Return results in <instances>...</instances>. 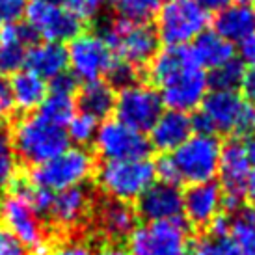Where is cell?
<instances>
[{
	"mask_svg": "<svg viewBox=\"0 0 255 255\" xmlns=\"http://www.w3.org/2000/svg\"><path fill=\"white\" fill-rule=\"evenodd\" d=\"M149 77L168 110L194 112L209 93L205 69L194 60L190 47H164L149 62Z\"/></svg>",
	"mask_w": 255,
	"mask_h": 255,
	"instance_id": "cell-1",
	"label": "cell"
},
{
	"mask_svg": "<svg viewBox=\"0 0 255 255\" xmlns=\"http://www.w3.org/2000/svg\"><path fill=\"white\" fill-rule=\"evenodd\" d=\"M222 143L218 136L194 134L175 151L162 155L155 164L156 177L170 184H203L218 175Z\"/></svg>",
	"mask_w": 255,
	"mask_h": 255,
	"instance_id": "cell-2",
	"label": "cell"
},
{
	"mask_svg": "<svg viewBox=\"0 0 255 255\" xmlns=\"http://www.w3.org/2000/svg\"><path fill=\"white\" fill-rule=\"evenodd\" d=\"M192 123L201 134L246 136L255 128V107L239 92L209 90Z\"/></svg>",
	"mask_w": 255,
	"mask_h": 255,
	"instance_id": "cell-3",
	"label": "cell"
},
{
	"mask_svg": "<svg viewBox=\"0 0 255 255\" xmlns=\"http://www.w3.org/2000/svg\"><path fill=\"white\" fill-rule=\"evenodd\" d=\"M15 155L24 164H43L69 147L65 127L45 120L41 114H26L13 123L9 132Z\"/></svg>",
	"mask_w": 255,
	"mask_h": 255,
	"instance_id": "cell-4",
	"label": "cell"
},
{
	"mask_svg": "<svg viewBox=\"0 0 255 255\" xmlns=\"http://www.w3.org/2000/svg\"><path fill=\"white\" fill-rule=\"evenodd\" d=\"M95 170V156L92 151L77 145L67 147L47 162L34 166L28 179L37 186L56 194L77 186H86Z\"/></svg>",
	"mask_w": 255,
	"mask_h": 255,
	"instance_id": "cell-5",
	"label": "cell"
},
{
	"mask_svg": "<svg viewBox=\"0 0 255 255\" xmlns=\"http://www.w3.org/2000/svg\"><path fill=\"white\" fill-rule=\"evenodd\" d=\"M211 15L196 0H166L155 15V32L164 47H188L209 28Z\"/></svg>",
	"mask_w": 255,
	"mask_h": 255,
	"instance_id": "cell-6",
	"label": "cell"
},
{
	"mask_svg": "<svg viewBox=\"0 0 255 255\" xmlns=\"http://www.w3.org/2000/svg\"><path fill=\"white\" fill-rule=\"evenodd\" d=\"M155 162L149 158L108 160L97 170V184L108 199L130 203L155 183Z\"/></svg>",
	"mask_w": 255,
	"mask_h": 255,
	"instance_id": "cell-7",
	"label": "cell"
},
{
	"mask_svg": "<svg viewBox=\"0 0 255 255\" xmlns=\"http://www.w3.org/2000/svg\"><path fill=\"white\" fill-rule=\"evenodd\" d=\"M101 36L108 43L114 56L138 69L153 60V56L158 52V43H160L151 24L128 21L121 17L105 24Z\"/></svg>",
	"mask_w": 255,
	"mask_h": 255,
	"instance_id": "cell-8",
	"label": "cell"
},
{
	"mask_svg": "<svg viewBox=\"0 0 255 255\" xmlns=\"http://www.w3.org/2000/svg\"><path fill=\"white\" fill-rule=\"evenodd\" d=\"M194 239L183 220L143 222L128 235L130 255H190Z\"/></svg>",
	"mask_w": 255,
	"mask_h": 255,
	"instance_id": "cell-9",
	"label": "cell"
},
{
	"mask_svg": "<svg viewBox=\"0 0 255 255\" xmlns=\"http://www.w3.org/2000/svg\"><path fill=\"white\" fill-rule=\"evenodd\" d=\"M67 69L77 82H95L107 77L112 67L114 52L105 37L97 32H80L65 47Z\"/></svg>",
	"mask_w": 255,
	"mask_h": 255,
	"instance_id": "cell-10",
	"label": "cell"
},
{
	"mask_svg": "<svg viewBox=\"0 0 255 255\" xmlns=\"http://www.w3.org/2000/svg\"><path fill=\"white\" fill-rule=\"evenodd\" d=\"M24 24L41 41L69 43L82 32V22L64 6L52 0H30L24 7Z\"/></svg>",
	"mask_w": 255,
	"mask_h": 255,
	"instance_id": "cell-11",
	"label": "cell"
},
{
	"mask_svg": "<svg viewBox=\"0 0 255 255\" xmlns=\"http://www.w3.org/2000/svg\"><path fill=\"white\" fill-rule=\"evenodd\" d=\"M114 112L116 120L123 125L145 134L164 112V105L156 88L136 80L125 88H120V92L116 93Z\"/></svg>",
	"mask_w": 255,
	"mask_h": 255,
	"instance_id": "cell-12",
	"label": "cell"
},
{
	"mask_svg": "<svg viewBox=\"0 0 255 255\" xmlns=\"http://www.w3.org/2000/svg\"><path fill=\"white\" fill-rule=\"evenodd\" d=\"M0 224L24 248L36 252L47 248V231L41 216L17 192L11 190L0 199Z\"/></svg>",
	"mask_w": 255,
	"mask_h": 255,
	"instance_id": "cell-13",
	"label": "cell"
},
{
	"mask_svg": "<svg viewBox=\"0 0 255 255\" xmlns=\"http://www.w3.org/2000/svg\"><path fill=\"white\" fill-rule=\"evenodd\" d=\"M93 145L95 151L105 158V162L147 158L151 153L147 136L140 130L123 125L118 120H105L99 123Z\"/></svg>",
	"mask_w": 255,
	"mask_h": 255,
	"instance_id": "cell-14",
	"label": "cell"
},
{
	"mask_svg": "<svg viewBox=\"0 0 255 255\" xmlns=\"http://www.w3.org/2000/svg\"><path fill=\"white\" fill-rule=\"evenodd\" d=\"M218 175L222 179V194H224V209L237 211L246 199L248 184L252 179V166L248 160L246 145L241 140H231L222 145Z\"/></svg>",
	"mask_w": 255,
	"mask_h": 255,
	"instance_id": "cell-15",
	"label": "cell"
},
{
	"mask_svg": "<svg viewBox=\"0 0 255 255\" xmlns=\"http://www.w3.org/2000/svg\"><path fill=\"white\" fill-rule=\"evenodd\" d=\"M93 213V196L86 186L56 192L50 201L47 218L60 229L71 231L84 224Z\"/></svg>",
	"mask_w": 255,
	"mask_h": 255,
	"instance_id": "cell-16",
	"label": "cell"
},
{
	"mask_svg": "<svg viewBox=\"0 0 255 255\" xmlns=\"http://www.w3.org/2000/svg\"><path fill=\"white\" fill-rule=\"evenodd\" d=\"M136 214L145 222H170L183 216V194L179 186L170 183H153L138 198Z\"/></svg>",
	"mask_w": 255,
	"mask_h": 255,
	"instance_id": "cell-17",
	"label": "cell"
},
{
	"mask_svg": "<svg viewBox=\"0 0 255 255\" xmlns=\"http://www.w3.org/2000/svg\"><path fill=\"white\" fill-rule=\"evenodd\" d=\"M224 194L216 183L194 184L183 194V214L194 227H209L222 214Z\"/></svg>",
	"mask_w": 255,
	"mask_h": 255,
	"instance_id": "cell-18",
	"label": "cell"
},
{
	"mask_svg": "<svg viewBox=\"0 0 255 255\" xmlns=\"http://www.w3.org/2000/svg\"><path fill=\"white\" fill-rule=\"evenodd\" d=\"M147 132L149 145L168 155L194 134L192 116L177 110H166L158 116V120L153 123V127Z\"/></svg>",
	"mask_w": 255,
	"mask_h": 255,
	"instance_id": "cell-19",
	"label": "cell"
},
{
	"mask_svg": "<svg viewBox=\"0 0 255 255\" xmlns=\"http://www.w3.org/2000/svg\"><path fill=\"white\" fill-rule=\"evenodd\" d=\"M213 30L231 45H241L255 34V7L252 0H233L216 13Z\"/></svg>",
	"mask_w": 255,
	"mask_h": 255,
	"instance_id": "cell-20",
	"label": "cell"
},
{
	"mask_svg": "<svg viewBox=\"0 0 255 255\" xmlns=\"http://www.w3.org/2000/svg\"><path fill=\"white\" fill-rule=\"evenodd\" d=\"M93 224L105 239L118 242L121 239H128V235L134 231L138 226V214L128 203L107 199L95 209Z\"/></svg>",
	"mask_w": 255,
	"mask_h": 255,
	"instance_id": "cell-21",
	"label": "cell"
},
{
	"mask_svg": "<svg viewBox=\"0 0 255 255\" xmlns=\"http://www.w3.org/2000/svg\"><path fill=\"white\" fill-rule=\"evenodd\" d=\"M34 43L32 32L26 24L11 22L0 30V75H15L24 67L28 47Z\"/></svg>",
	"mask_w": 255,
	"mask_h": 255,
	"instance_id": "cell-22",
	"label": "cell"
},
{
	"mask_svg": "<svg viewBox=\"0 0 255 255\" xmlns=\"http://www.w3.org/2000/svg\"><path fill=\"white\" fill-rule=\"evenodd\" d=\"M36 73L45 82H50L60 75L67 73V50L65 45L52 41H36L28 47L24 67Z\"/></svg>",
	"mask_w": 255,
	"mask_h": 255,
	"instance_id": "cell-23",
	"label": "cell"
},
{
	"mask_svg": "<svg viewBox=\"0 0 255 255\" xmlns=\"http://www.w3.org/2000/svg\"><path fill=\"white\" fill-rule=\"evenodd\" d=\"M9 93L13 101V108L22 112H32L41 107L45 97L49 95V82L28 69L17 71L9 80Z\"/></svg>",
	"mask_w": 255,
	"mask_h": 255,
	"instance_id": "cell-24",
	"label": "cell"
},
{
	"mask_svg": "<svg viewBox=\"0 0 255 255\" xmlns=\"http://www.w3.org/2000/svg\"><path fill=\"white\" fill-rule=\"evenodd\" d=\"M190 52L201 69L213 71L222 64L235 58V49L229 41L216 34L213 28H207L190 43Z\"/></svg>",
	"mask_w": 255,
	"mask_h": 255,
	"instance_id": "cell-25",
	"label": "cell"
},
{
	"mask_svg": "<svg viewBox=\"0 0 255 255\" xmlns=\"http://www.w3.org/2000/svg\"><path fill=\"white\" fill-rule=\"evenodd\" d=\"M114 103H116V92L105 80L84 84L77 97L78 110L95 118L97 121L108 120L110 112H114Z\"/></svg>",
	"mask_w": 255,
	"mask_h": 255,
	"instance_id": "cell-26",
	"label": "cell"
},
{
	"mask_svg": "<svg viewBox=\"0 0 255 255\" xmlns=\"http://www.w3.org/2000/svg\"><path fill=\"white\" fill-rule=\"evenodd\" d=\"M227 239L239 255H255V207H241L227 218Z\"/></svg>",
	"mask_w": 255,
	"mask_h": 255,
	"instance_id": "cell-27",
	"label": "cell"
},
{
	"mask_svg": "<svg viewBox=\"0 0 255 255\" xmlns=\"http://www.w3.org/2000/svg\"><path fill=\"white\" fill-rule=\"evenodd\" d=\"M37 114H41L45 120L52 121L60 127H65L77 114V97L75 93L49 90V95L45 97L41 107L37 108Z\"/></svg>",
	"mask_w": 255,
	"mask_h": 255,
	"instance_id": "cell-28",
	"label": "cell"
},
{
	"mask_svg": "<svg viewBox=\"0 0 255 255\" xmlns=\"http://www.w3.org/2000/svg\"><path fill=\"white\" fill-rule=\"evenodd\" d=\"M246 69L239 58H231L229 62L222 64L220 67L207 73L209 88L211 90H222V92H239L242 86Z\"/></svg>",
	"mask_w": 255,
	"mask_h": 255,
	"instance_id": "cell-29",
	"label": "cell"
},
{
	"mask_svg": "<svg viewBox=\"0 0 255 255\" xmlns=\"http://www.w3.org/2000/svg\"><path fill=\"white\" fill-rule=\"evenodd\" d=\"M164 2L166 0H112L110 6H114L121 19L147 22L155 17Z\"/></svg>",
	"mask_w": 255,
	"mask_h": 255,
	"instance_id": "cell-30",
	"label": "cell"
},
{
	"mask_svg": "<svg viewBox=\"0 0 255 255\" xmlns=\"http://www.w3.org/2000/svg\"><path fill=\"white\" fill-rule=\"evenodd\" d=\"M17 166H19V158L15 155L9 132L0 127V192L9 188L17 179Z\"/></svg>",
	"mask_w": 255,
	"mask_h": 255,
	"instance_id": "cell-31",
	"label": "cell"
},
{
	"mask_svg": "<svg viewBox=\"0 0 255 255\" xmlns=\"http://www.w3.org/2000/svg\"><path fill=\"white\" fill-rule=\"evenodd\" d=\"M97 128H99V121L77 110L71 121L65 125V132H67L69 142H75L78 147H86L88 143L93 142V138L97 134Z\"/></svg>",
	"mask_w": 255,
	"mask_h": 255,
	"instance_id": "cell-32",
	"label": "cell"
},
{
	"mask_svg": "<svg viewBox=\"0 0 255 255\" xmlns=\"http://www.w3.org/2000/svg\"><path fill=\"white\" fill-rule=\"evenodd\" d=\"M110 4H112V0H64V6L80 22L99 19L105 11V7Z\"/></svg>",
	"mask_w": 255,
	"mask_h": 255,
	"instance_id": "cell-33",
	"label": "cell"
},
{
	"mask_svg": "<svg viewBox=\"0 0 255 255\" xmlns=\"http://www.w3.org/2000/svg\"><path fill=\"white\" fill-rule=\"evenodd\" d=\"M190 255H239L227 237L207 235L198 242H194Z\"/></svg>",
	"mask_w": 255,
	"mask_h": 255,
	"instance_id": "cell-34",
	"label": "cell"
},
{
	"mask_svg": "<svg viewBox=\"0 0 255 255\" xmlns=\"http://www.w3.org/2000/svg\"><path fill=\"white\" fill-rule=\"evenodd\" d=\"M107 77H108V80H110V82H108L110 86L125 88V86L136 82L138 67H134V65H130V64H127V62H123V60H118V58H116Z\"/></svg>",
	"mask_w": 255,
	"mask_h": 255,
	"instance_id": "cell-35",
	"label": "cell"
},
{
	"mask_svg": "<svg viewBox=\"0 0 255 255\" xmlns=\"http://www.w3.org/2000/svg\"><path fill=\"white\" fill-rule=\"evenodd\" d=\"M50 255H95V252L82 239H65L52 248Z\"/></svg>",
	"mask_w": 255,
	"mask_h": 255,
	"instance_id": "cell-36",
	"label": "cell"
},
{
	"mask_svg": "<svg viewBox=\"0 0 255 255\" xmlns=\"http://www.w3.org/2000/svg\"><path fill=\"white\" fill-rule=\"evenodd\" d=\"M26 0H0V21L4 24L17 22L24 17Z\"/></svg>",
	"mask_w": 255,
	"mask_h": 255,
	"instance_id": "cell-37",
	"label": "cell"
},
{
	"mask_svg": "<svg viewBox=\"0 0 255 255\" xmlns=\"http://www.w3.org/2000/svg\"><path fill=\"white\" fill-rule=\"evenodd\" d=\"M0 255H26V248L0 224Z\"/></svg>",
	"mask_w": 255,
	"mask_h": 255,
	"instance_id": "cell-38",
	"label": "cell"
},
{
	"mask_svg": "<svg viewBox=\"0 0 255 255\" xmlns=\"http://www.w3.org/2000/svg\"><path fill=\"white\" fill-rule=\"evenodd\" d=\"M13 112V101L9 93V82L0 75V118H6Z\"/></svg>",
	"mask_w": 255,
	"mask_h": 255,
	"instance_id": "cell-39",
	"label": "cell"
},
{
	"mask_svg": "<svg viewBox=\"0 0 255 255\" xmlns=\"http://www.w3.org/2000/svg\"><path fill=\"white\" fill-rule=\"evenodd\" d=\"M244 145H246L248 160H250V166H252V179H250V184H248L246 199H250V201H254V203H255V136H254V138H250Z\"/></svg>",
	"mask_w": 255,
	"mask_h": 255,
	"instance_id": "cell-40",
	"label": "cell"
},
{
	"mask_svg": "<svg viewBox=\"0 0 255 255\" xmlns=\"http://www.w3.org/2000/svg\"><path fill=\"white\" fill-rule=\"evenodd\" d=\"M241 88H242L244 99L248 101L252 107H255V67L246 69V75H244V80H242Z\"/></svg>",
	"mask_w": 255,
	"mask_h": 255,
	"instance_id": "cell-41",
	"label": "cell"
},
{
	"mask_svg": "<svg viewBox=\"0 0 255 255\" xmlns=\"http://www.w3.org/2000/svg\"><path fill=\"white\" fill-rule=\"evenodd\" d=\"M241 60L244 65L255 67V34L252 37H248L244 43H241Z\"/></svg>",
	"mask_w": 255,
	"mask_h": 255,
	"instance_id": "cell-42",
	"label": "cell"
},
{
	"mask_svg": "<svg viewBox=\"0 0 255 255\" xmlns=\"http://www.w3.org/2000/svg\"><path fill=\"white\" fill-rule=\"evenodd\" d=\"M199 6L205 9L207 13L211 15V13H218V11H222L224 7H227L233 0H196Z\"/></svg>",
	"mask_w": 255,
	"mask_h": 255,
	"instance_id": "cell-43",
	"label": "cell"
},
{
	"mask_svg": "<svg viewBox=\"0 0 255 255\" xmlns=\"http://www.w3.org/2000/svg\"><path fill=\"white\" fill-rule=\"evenodd\" d=\"M95 255H130L128 254L127 248H123L120 244H116V242H108V244H103Z\"/></svg>",
	"mask_w": 255,
	"mask_h": 255,
	"instance_id": "cell-44",
	"label": "cell"
},
{
	"mask_svg": "<svg viewBox=\"0 0 255 255\" xmlns=\"http://www.w3.org/2000/svg\"><path fill=\"white\" fill-rule=\"evenodd\" d=\"M52 2H58V4H64V0H52Z\"/></svg>",
	"mask_w": 255,
	"mask_h": 255,
	"instance_id": "cell-45",
	"label": "cell"
},
{
	"mask_svg": "<svg viewBox=\"0 0 255 255\" xmlns=\"http://www.w3.org/2000/svg\"><path fill=\"white\" fill-rule=\"evenodd\" d=\"M2 26H4V22H2V21H0V30H2Z\"/></svg>",
	"mask_w": 255,
	"mask_h": 255,
	"instance_id": "cell-46",
	"label": "cell"
},
{
	"mask_svg": "<svg viewBox=\"0 0 255 255\" xmlns=\"http://www.w3.org/2000/svg\"><path fill=\"white\" fill-rule=\"evenodd\" d=\"M252 2H254V7H255V0H252Z\"/></svg>",
	"mask_w": 255,
	"mask_h": 255,
	"instance_id": "cell-47",
	"label": "cell"
}]
</instances>
